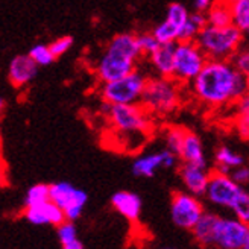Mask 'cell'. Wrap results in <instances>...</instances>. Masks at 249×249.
Listing matches in <instances>:
<instances>
[{
  "instance_id": "obj_1",
  "label": "cell",
  "mask_w": 249,
  "mask_h": 249,
  "mask_svg": "<svg viewBox=\"0 0 249 249\" xmlns=\"http://www.w3.org/2000/svg\"><path fill=\"white\" fill-rule=\"evenodd\" d=\"M190 90L202 105L222 108L246 94L248 84L246 76L234 67L231 59H208L190 82Z\"/></svg>"
},
{
  "instance_id": "obj_2",
  "label": "cell",
  "mask_w": 249,
  "mask_h": 249,
  "mask_svg": "<svg viewBox=\"0 0 249 249\" xmlns=\"http://www.w3.org/2000/svg\"><path fill=\"white\" fill-rule=\"evenodd\" d=\"M142 56L137 34H119L111 38L105 52L97 59L96 76L102 84L120 79L137 70V61Z\"/></svg>"
},
{
  "instance_id": "obj_3",
  "label": "cell",
  "mask_w": 249,
  "mask_h": 249,
  "mask_svg": "<svg viewBox=\"0 0 249 249\" xmlns=\"http://www.w3.org/2000/svg\"><path fill=\"white\" fill-rule=\"evenodd\" d=\"M181 85L175 78H147L140 104L152 116L166 117L181 105Z\"/></svg>"
},
{
  "instance_id": "obj_4",
  "label": "cell",
  "mask_w": 249,
  "mask_h": 249,
  "mask_svg": "<svg viewBox=\"0 0 249 249\" xmlns=\"http://www.w3.org/2000/svg\"><path fill=\"white\" fill-rule=\"evenodd\" d=\"M245 32L235 24L230 26H207L197 35L196 43L208 59H231L237 53Z\"/></svg>"
},
{
  "instance_id": "obj_5",
  "label": "cell",
  "mask_w": 249,
  "mask_h": 249,
  "mask_svg": "<svg viewBox=\"0 0 249 249\" xmlns=\"http://www.w3.org/2000/svg\"><path fill=\"white\" fill-rule=\"evenodd\" d=\"M107 117L116 131L122 134H149L152 129V114L140 104L113 105Z\"/></svg>"
},
{
  "instance_id": "obj_6",
  "label": "cell",
  "mask_w": 249,
  "mask_h": 249,
  "mask_svg": "<svg viewBox=\"0 0 249 249\" xmlns=\"http://www.w3.org/2000/svg\"><path fill=\"white\" fill-rule=\"evenodd\" d=\"M147 78L139 70L126 74L120 79L102 84L101 97L102 101L113 105L119 104H137L140 102Z\"/></svg>"
},
{
  "instance_id": "obj_7",
  "label": "cell",
  "mask_w": 249,
  "mask_h": 249,
  "mask_svg": "<svg viewBox=\"0 0 249 249\" xmlns=\"http://www.w3.org/2000/svg\"><path fill=\"white\" fill-rule=\"evenodd\" d=\"M207 55L196 41H178L175 49V78L179 84H190L204 66L207 64Z\"/></svg>"
},
{
  "instance_id": "obj_8",
  "label": "cell",
  "mask_w": 249,
  "mask_h": 249,
  "mask_svg": "<svg viewBox=\"0 0 249 249\" xmlns=\"http://www.w3.org/2000/svg\"><path fill=\"white\" fill-rule=\"evenodd\" d=\"M205 213L199 196L190 192H175L170 201L172 222L181 230H193L197 220Z\"/></svg>"
},
{
  "instance_id": "obj_9",
  "label": "cell",
  "mask_w": 249,
  "mask_h": 249,
  "mask_svg": "<svg viewBox=\"0 0 249 249\" xmlns=\"http://www.w3.org/2000/svg\"><path fill=\"white\" fill-rule=\"evenodd\" d=\"M51 201L66 213L67 220H78L89 202V195L70 182L59 181L51 184Z\"/></svg>"
},
{
  "instance_id": "obj_10",
  "label": "cell",
  "mask_w": 249,
  "mask_h": 249,
  "mask_svg": "<svg viewBox=\"0 0 249 249\" xmlns=\"http://www.w3.org/2000/svg\"><path fill=\"white\" fill-rule=\"evenodd\" d=\"M242 190L243 187L235 182L230 173H223L216 169L210 175L205 197L210 204L230 210Z\"/></svg>"
},
{
  "instance_id": "obj_11",
  "label": "cell",
  "mask_w": 249,
  "mask_h": 249,
  "mask_svg": "<svg viewBox=\"0 0 249 249\" xmlns=\"http://www.w3.org/2000/svg\"><path fill=\"white\" fill-rule=\"evenodd\" d=\"M249 240V223L237 217H219L214 246L219 249H245Z\"/></svg>"
},
{
  "instance_id": "obj_12",
  "label": "cell",
  "mask_w": 249,
  "mask_h": 249,
  "mask_svg": "<svg viewBox=\"0 0 249 249\" xmlns=\"http://www.w3.org/2000/svg\"><path fill=\"white\" fill-rule=\"evenodd\" d=\"M178 155L173 154L169 149H163L160 152H152V154H146V155H140L137 157L132 161L131 170L135 177L140 178H152L157 170L164 167V169H172L177 166L178 161Z\"/></svg>"
},
{
  "instance_id": "obj_13",
  "label": "cell",
  "mask_w": 249,
  "mask_h": 249,
  "mask_svg": "<svg viewBox=\"0 0 249 249\" xmlns=\"http://www.w3.org/2000/svg\"><path fill=\"white\" fill-rule=\"evenodd\" d=\"M23 217L32 225H51L59 227L62 222H66V213L62 211L53 201H46L36 205L24 207Z\"/></svg>"
},
{
  "instance_id": "obj_14",
  "label": "cell",
  "mask_w": 249,
  "mask_h": 249,
  "mask_svg": "<svg viewBox=\"0 0 249 249\" xmlns=\"http://www.w3.org/2000/svg\"><path fill=\"white\" fill-rule=\"evenodd\" d=\"M38 67L29 53L16 55L8 66V79L14 87H24L35 79Z\"/></svg>"
},
{
  "instance_id": "obj_15",
  "label": "cell",
  "mask_w": 249,
  "mask_h": 249,
  "mask_svg": "<svg viewBox=\"0 0 249 249\" xmlns=\"http://www.w3.org/2000/svg\"><path fill=\"white\" fill-rule=\"evenodd\" d=\"M210 175L211 172H208L205 166L182 163L179 167V178L185 187V190L199 197L205 196L207 187L210 182Z\"/></svg>"
},
{
  "instance_id": "obj_16",
  "label": "cell",
  "mask_w": 249,
  "mask_h": 249,
  "mask_svg": "<svg viewBox=\"0 0 249 249\" xmlns=\"http://www.w3.org/2000/svg\"><path fill=\"white\" fill-rule=\"evenodd\" d=\"M111 205L117 213L129 222H137L142 214V197L128 190H119L111 196Z\"/></svg>"
},
{
  "instance_id": "obj_17",
  "label": "cell",
  "mask_w": 249,
  "mask_h": 249,
  "mask_svg": "<svg viewBox=\"0 0 249 249\" xmlns=\"http://www.w3.org/2000/svg\"><path fill=\"white\" fill-rule=\"evenodd\" d=\"M175 49L177 43L160 44L157 51L147 56L151 61V66L158 73V76L173 78V73H175Z\"/></svg>"
},
{
  "instance_id": "obj_18",
  "label": "cell",
  "mask_w": 249,
  "mask_h": 249,
  "mask_svg": "<svg viewBox=\"0 0 249 249\" xmlns=\"http://www.w3.org/2000/svg\"><path fill=\"white\" fill-rule=\"evenodd\" d=\"M217 214L214 213H210V211H205L202 214V217L197 220V223L193 227L192 234L195 240L204 246H214V235H216V228H217V222H219Z\"/></svg>"
},
{
  "instance_id": "obj_19",
  "label": "cell",
  "mask_w": 249,
  "mask_h": 249,
  "mask_svg": "<svg viewBox=\"0 0 249 249\" xmlns=\"http://www.w3.org/2000/svg\"><path fill=\"white\" fill-rule=\"evenodd\" d=\"M179 158L182 163H190V164H197V166H205L207 167V158L204 152L202 142L192 131H187L185 140L182 143Z\"/></svg>"
},
{
  "instance_id": "obj_20",
  "label": "cell",
  "mask_w": 249,
  "mask_h": 249,
  "mask_svg": "<svg viewBox=\"0 0 249 249\" xmlns=\"http://www.w3.org/2000/svg\"><path fill=\"white\" fill-rule=\"evenodd\" d=\"M211 26H230L232 24V9L228 0H214V3L205 12Z\"/></svg>"
},
{
  "instance_id": "obj_21",
  "label": "cell",
  "mask_w": 249,
  "mask_h": 249,
  "mask_svg": "<svg viewBox=\"0 0 249 249\" xmlns=\"http://www.w3.org/2000/svg\"><path fill=\"white\" fill-rule=\"evenodd\" d=\"M214 161H216V169L223 172V173H231L232 169L239 167L245 163L243 157L232 151L228 146H220L214 154Z\"/></svg>"
},
{
  "instance_id": "obj_22",
  "label": "cell",
  "mask_w": 249,
  "mask_h": 249,
  "mask_svg": "<svg viewBox=\"0 0 249 249\" xmlns=\"http://www.w3.org/2000/svg\"><path fill=\"white\" fill-rule=\"evenodd\" d=\"M208 24L207 14L205 12H190L189 20L185 21V24L181 29V36L179 41H196L197 35L201 34V31Z\"/></svg>"
},
{
  "instance_id": "obj_23",
  "label": "cell",
  "mask_w": 249,
  "mask_h": 249,
  "mask_svg": "<svg viewBox=\"0 0 249 249\" xmlns=\"http://www.w3.org/2000/svg\"><path fill=\"white\" fill-rule=\"evenodd\" d=\"M154 35L157 36V40L161 44H167V43H178L179 36H181V28H178L177 24H173L169 20L161 21L160 24L154 28Z\"/></svg>"
},
{
  "instance_id": "obj_24",
  "label": "cell",
  "mask_w": 249,
  "mask_h": 249,
  "mask_svg": "<svg viewBox=\"0 0 249 249\" xmlns=\"http://www.w3.org/2000/svg\"><path fill=\"white\" fill-rule=\"evenodd\" d=\"M187 131L182 126H169L164 132V143H166V147L169 151H172L173 154H177L179 157V152H181V147H182V143L185 140V135H187Z\"/></svg>"
},
{
  "instance_id": "obj_25",
  "label": "cell",
  "mask_w": 249,
  "mask_h": 249,
  "mask_svg": "<svg viewBox=\"0 0 249 249\" xmlns=\"http://www.w3.org/2000/svg\"><path fill=\"white\" fill-rule=\"evenodd\" d=\"M51 199V184H34L24 195V207H31L46 202Z\"/></svg>"
},
{
  "instance_id": "obj_26",
  "label": "cell",
  "mask_w": 249,
  "mask_h": 249,
  "mask_svg": "<svg viewBox=\"0 0 249 249\" xmlns=\"http://www.w3.org/2000/svg\"><path fill=\"white\" fill-rule=\"evenodd\" d=\"M232 24H235L243 32L249 26V0H234L231 2Z\"/></svg>"
},
{
  "instance_id": "obj_27",
  "label": "cell",
  "mask_w": 249,
  "mask_h": 249,
  "mask_svg": "<svg viewBox=\"0 0 249 249\" xmlns=\"http://www.w3.org/2000/svg\"><path fill=\"white\" fill-rule=\"evenodd\" d=\"M29 55L31 58L38 64L40 67H46V66H51L52 62L56 59V56L52 53L51 51V46H47V44H35L31 47V51H29Z\"/></svg>"
},
{
  "instance_id": "obj_28",
  "label": "cell",
  "mask_w": 249,
  "mask_h": 249,
  "mask_svg": "<svg viewBox=\"0 0 249 249\" xmlns=\"http://www.w3.org/2000/svg\"><path fill=\"white\" fill-rule=\"evenodd\" d=\"M189 16H190V12L187 11V8L182 3H178V2L170 3L167 6V11H166V20L172 21L173 24H177V26L181 28V29L185 24V21L189 20Z\"/></svg>"
},
{
  "instance_id": "obj_29",
  "label": "cell",
  "mask_w": 249,
  "mask_h": 249,
  "mask_svg": "<svg viewBox=\"0 0 249 249\" xmlns=\"http://www.w3.org/2000/svg\"><path fill=\"white\" fill-rule=\"evenodd\" d=\"M230 210L232 211V214L237 219L249 223V192H246L243 189Z\"/></svg>"
},
{
  "instance_id": "obj_30",
  "label": "cell",
  "mask_w": 249,
  "mask_h": 249,
  "mask_svg": "<svg viewBox=\"0 0 249 249\" xmlns=\"http://www.w3.org/2000/svg\"><path fill=\"white\" fill-rule=\"evenodd\" d=\"M56 235H58V240L61 242V246L71 243L74 240H79L78 228L74 225L73 220H66V222H62L59 227H56Z\"/></svg>"
},
{
  "instance_id": "obj_31",
  "label": "cell",
  "mask_w": 249,
  "mask_h": 249,
  "mask_svg": "<svg viewBox=\"0 0 249 249\" xmlns=\"http://www.w3.org/2000/svg\"><path fill=\"white\" fill-rule=\"evenodd\" d=\"M137 41H139L140 51L143 53V56H149L152 55L157 49L160 47V41L157 40V36L154 35V32H142L137 34Z\"/></svg>"
},
{
  "instance_id": "obj_32",
  "label": "cell",
  "mask_w": 249,
  "mask_h": 249,
  "mask_svg": "<svg viewBox=\"0 0 249 249\" xmlns=\"http://www.w3.org/2000/svg\"><path fill=\"white\" fill-rule=\"evenodd\" d=\"M51 51H52V53L56 56V58H59V56H62L64 53H67L70 49H71V46H73V38L70 35H66V36H59V38H56L55 41H52L51 44Z\"/></svg>"
},
{
  "instance_id": "obj_33",
  "label": "cell",
  "mask_w": 249,
  "mask_h": 249,
  "mask_svg": "<svg viewBox=\"0 0 249 249\" xmlns=\"http://www.w3.org/2000/svg\"><path fill=\"white\" fill-rule=\"evenodd\" d=\"M231 62L235 69L246 76L249 73V51L248 49H245V51H237V53L231 58Z\"/></svg>"
},
{
  "instance_id": "obj_34",
  "label": "cell",
  "mask_w": 249,
  "mask_h": 249,
  "mask_svg": "<svg viewBox=\"0 0 249 249\" xmlns=\"http://www.w3.org/2000/svg\"><path fill=\"white\" fill-rule=\"evenodd\" d=\"M234 124L240 139L245 142H249V116H237Z\"/></svg>"
},
{
  "instance_id": "obj_35",
  "label": "cell",
  "mask_w": 249,
  "mask_h": 249,
  "mask_svg": "<svg viewBox=\"0 0 249 249\" xmlns=\"http://www.w3.org/2000/svg\"><path fill=\"white\" fill-rule=\"evenodd\" d=\"M230 175L232 177V179H234L235 182L240 184L242 187H243L245 184H249V167L245 166V164H242V166H239V167L232 169Z\"/></svg>"
},
{
  "instance_id": "obj_36",
  "label": "cell",
  "mask_w": 249,
  "mask_h": 249,
  "mask_svg": "<svg viewBox=\"0 0 249 249\" xmlns=\"http://www.w3.org/2000/svg\"><path fill=\"white\" fill-rule=\"evenodd\" d=\"M237 116H249V91L234 102Z\"/></svg>"
},
{
  "instance_id": "obj_37",
  "label": "cell",
  "mask_w": 249,
  "mask_h": 249,
  "mask_svg": "<svg viewBox=\"0 0 249 249\" xmlns=\"http://www.w3.org/2000/svg\"><path fill=\"white\" fill-rule=\"evenodd\" d=\"M213 3H214V0H193L195 11H199V12H207Z\"/></svg>"
},
{
  "instance_id": "obj_38",
  "label": "cell",
  "mask_w": 249,
  "mask_h": 249,
  "mask_svg": "<svg viewBox=\"0 0 249 249\" xmlns=\"http://www.w3.org/2000/svg\"><path fill=\"white\" fill-rule=\"evenodd\" d=\"M61 249H84V245H82L79 240H74V242H71V243L62 245Z\"/></svg>"
},
{
  "instance_id": "obj_39",
  "label": "cell",
  "mask_w": 249,
  "mask_h": 249,
  "mask_svg": "<svg viewBox=\"0 0 249 249\" xmlns=\"http://www.w3.org/2000/svg\"><path fill=\"white\" fill-rule=\"evenodd\" d=\"M246 84H248V91H249V73L246 74Z\"/></svg>"
},
{
  "instance_id": "obj_40",
  "label": "cell",
  "mask_w": 249,
  "mask_h": 249,
  "mask_svg": "<svg viewBox=\"0 0 249 249\" xmlns=\"http://www.w3.org/2000/svg\"><path fill=\"white\" fill-rule=\"evenodd\" d=\"M245 34H246V35H248V36H249V26H248V28H246V31H245Z\"/></svg>"
},
{
  "instance_id": "obj_41",
  "label": "cell",
  "mask_w": 249,
  "mask_h": 249,
  "mask_svg": "<svg viewBox=\"0 0 249 249\" xmlns=\"http://www.w3.org/2000/svg\"><path fill=\"white\" fill-rule=\"evenodd\" d=\"M245 249H249V240H248V243H246V246H245Z\"/></svg>"
},
{
  "instance_id": "obj_42",
  "label": "cell",
  "mask_w": 249,
  "mask_h": 249,
  "mask_svg": "<svg viewBox=\"0 0 249 249\" xmlns=\"http://www.w3.org/2000/svg\"><path fill=\"white\" fill-rule=\"evenodd\" d=\"M158 249H173V248H158Z\"/></svg>"
},
{
  "instance_id": "obj_43",
  "label": "cell",
  "mask_w": 249,
  "mask_h": 249,
  "mask_svg": "<svg viewBox=\"0 0 249 249\" xmlns=\"http://www.w3.org/2000/svg\"><path fill=\"white\" fill-rule=\"evenodd\" d=\"M228 2H230V3H231V2H234V0H228Z\"/></svg>"
}]
</instances>
